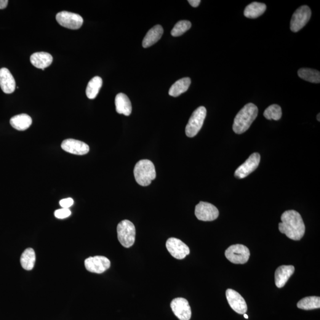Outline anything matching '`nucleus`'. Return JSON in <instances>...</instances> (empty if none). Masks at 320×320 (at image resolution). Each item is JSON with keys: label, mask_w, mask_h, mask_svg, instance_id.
<instances>
[{"label": "nucleus", "mask_w": 320, "mask_h": 320, "mask_svg": "<svg viewBox=\"0 0 320 320\" xmlns=\"http://www.w3.org/2000/svg\"><path fill=\"white\" fill-rule=\"evenodd\" d=\"M281 221L279 224V229L281 233L295 241L303 238L305 227L300 213L294 210H287L283 213Z\"/></svg>", "instance_id": "1"}, {"label": "nucleus", "mask_w": 320, "mask_h": 320, "mask_svg": "<svg viewBox=\"0 0 320 320\" xmlns=\"http://www.w3.org/2000/svg\"><path fill=\"white\" fill-rule=\"evenodd\" d=\"M258 108L254 104L248 103L235 117L233 129L237 134H241L249 129L258 114Z\"/></svg>", "instance_id": "2"}, {"label": "nucleus", "mask_w": 320, "mask_h": 320, "mask_svg": "<svg viewBox=\"0 0 320 320\" xmlns=\"http://www.w3.org/2000/svg\"><path fill=\"white\" fill-rule=\"evenodd\" d=\"M136 181L142 186H147L156 177V169L153 162L148 160H142L136 164L133 170Z\"/></svg>", "instance_id": "3"}, {"label": "nucleus", "mask_w": 320, "mask_h": 320, "mask_svg": "<svg viewBox=\"0 0 320 320\" xmlns=\"http://www.w3.org/2000/svg\"><path fill=\"white\" fill-rule=\"evenodd\" d=\"M117 238L120 243L125 248L132 247L135 241L136 229L134 224L125 220L117 226Z\"/></svg>", "instance_id": "4"}, {"label": "nucleus", "mask_w": 320, "mask_h": 320, "mask_svg": "<svg viewBox=\"0 0 320 320\" xmlns=\"http://www.w3.org/2000/svg\"><path fill=\"white\" fill-rule=\"evenodd\" d=\"M206 116L207 109L204 106L199 107L193 112L186 125L185 132L187 137H195L201 129Z\"/></svg>", "instance_id": "5"}, {"label": "nucleus", "mask_w": 320, "mask_h": 320, "mask_svg": "<svg viewBox=\"0 0 320 320\" xmlns=\"http://www.w3.org/2000/svg\"><path fill=\"white\" fill-rule=\"evenodd\" d=\"M225 257L234 264H245L249 260L250 256V250L246 246L242 244L232 245L226 250Z\"/></svg>", "instance_id": "6"}, {"label": "nucleus", "mask_w": 320, "mask_h": 320, "mask_svg": "<svg viewBox=\"0 0 320 320\" xmlns=\"http://www.w3.org/2000/svg\"><path fill=\"white\" fill-rule=\"evenodd\" d=\"M311 10L307 5H303L295 11L290 21V30L297 32L303 29L310 19Z\"/></svg>", "instance_id": "7"}, {"label": "nucleus", "mask_w": 320, "mask_h": 320, "mask_svg": "<svg viewBox=\"0 0 320 320\" xmlns=\"http://www.w3.org/2000/svg\"><path fill=\"white\" fill-rule=\"evenodd\" d=\"M56 20L61 26L73 30L80 29L83 23V18L81 16L65 11L58 13Z\"/></svg>", "instance_id": "8"}, {"label": "nucleus", "mask_w": 320, "mask_h": 320, "mask_svg": "<svg viewBox=\"0 0 320 320\" xmlns=\"http://www.w3.org/2000/svg\"><path fill=\"white\" fill-rule=\"evenodd\" d=\"M84 265L88 271L100 274L110 268L111 261L105 256H96L86 258Z\"/></svg>", "instance_id": "9"}, {"label": "nucleus", "mask_w": 320, "mask_h": 320, "mask_svg": "<svg viewBox=\"0 0 320 320\" xmlns=\"http://www.w3.org/2000/svg\"><path fill=\"white\" fill-rule=\"evenodd\" d=\"M194 213L200 221H212L218 217L219 210L217 207L209 203L200 202L195 207Z\"/></svg>", "instance_id": "10"}, {"label": "nucleus", "mask_w": 320, "mask_h": 320, "mask_svg": "<svg viewBox=\"0 0 320 320\" xmlns=\"http://www.w3.org/2000/svg\"><path fill=\"white\" fill-rule=\"evenodd\" d=\"M166 247L170 254L178 260H182L190 254V249L188 245L180 240L173 237L167 240Z\"/></svg>", "instance_id": "11"}, {"label": "nucleus", "mask_w": 320, "mask_h": 320, "mask_svg": "<svg viewBox=\"0 0 320 320\" xmlns=\"http://www.w3.org/2000/svg\"><path fill=\"white\" fill-rule=\"evenodd\" d=\"M260 161V154L257 153L252 154L243 164L237 168L235 172V177L238 178L246 177L257 169Z\"/></svg>", "instance_id": "12"}, {"label": "nucleus", "mask_w": 320, "mask_h": 320, "mask_svg": "<svg viewBox=\"0 0 320 320\" xmlns=\"http://www.w3.org/2000/svg\"><path fill=\"white\" fill-rule=\"evenodd\" d=\"M173 313L180 320H190L192 311L188 301L183 298H176L170 304Z\"/></svg>", "instance_id": "13"}, {"label": "nucleus", "mask_w": 320, "mask_h": 320, "mask_svg": "<svg viewBox=\"0 0 320 320\" xmlns=\"http://www.w3.org/2000/svg\"><path fill=\"white\" fill-rule=\"evenodd\" d=\"M226 297L231 308L239 314H244L247 311V303L239 293L233 289H228Z\"/></svg>", "instance_id": "14"}, {"label": "nucleus", "mask_w": 320, "mask_h": 320, "mask_svg": "<svg viewBox=\"0 0 320 320\" xmlns=\"http://www.w3.org/2000/svg\"><path fill=\"white\" fill-rule=\"evenodd\" d=\"M61 148L67 153L79 156L86 154L90 150L89 146L87 144L74 139H67L63 141Z\"/></svg>", "instance_id": "15"}, {"label": "nucleus", "mask_w": 320, "mask_h": 320, "mask_svg": "<svg viewBox=\"0 0 320 320\" xmlns=\"http://www.w3.org/2000/svg\"><path fill=\"white\" fill-rule=\"evenodd\" d=\"M0 87L5 94H11L16 89V81L12 73L6 68L0 69Z\"/></svg>", "instance_id": "16"}, {"label": "nucleus", "mask_w": 320, "mask_h": 320, "mask_svg": "<svg viewBox=\"0 0 320 320\" xmlns=\"http://www.w3.org/2000/svg\"><path fill=\"white\" fill-rule=\"evenodd\" d=\"M294 272V266L292 265H283L279 267L274 273V281L276 287L279 288L284 287Z\"/></svg>", "instance_id": "17"}, {"label": "nucleus", "mask_w": 320, "mask_h": 320, "mask_svg": "<svg viewBox=\"0 0 320 320\" xmlns=\"http://www.w3.org/2000/svg\"><path fill=\"white\" fill-rule=\"evenodd\" d=\"M30 60L32 65L36 68L44 70L45 68L51 65L53 58L49 53L40 52L33 53Z\"/></svg>", "instance_id": "18"}, {"label": "nucleus", "mask_w": 320, "mask_h": 320, "mask_svg": "<svg viewBox=\"0 0 320 320\" xmlns=\"http://www.w3.org/2000/svg\"><path fill=\"white\" fill-rule=\"evenodd\" d=\"M116 110L117 113L129 116L132 113V105L126 95L119 93L115 98Z\"/></svg>", "instance_id": "19"}, {"label": "nucleus", "mask_w": 320, "mask_h": 320, "mask_svg": "<svg viewBox=\"0 0 320 320\" xmlns=\"http://www.w3.org/2000/svg\"><path fill=\"white\" fill-rule=\"evenodd\" d=\"M163 28L161 26L156 25L146 33L143 41V46L146 48L150 47L159 41L163 34Z\"/></svg>", "instance_id": "20"}, {"label": "nucleus", "mask_w": 320, "mask_h": 320, "mask_svg": "<svg viewBox=\"0 0 320 320\" xmlns=\"http://www.w3.org/2000/svg\"><path fill=\"white\" fill-rule=\"evenodd\" d=\"M10 125L18 130H25L31 126L32 119L28 114L23 113L13 116L10 119Z\"/></svg>", "instance_id": "21"}, {"label": "nucleus", "mask_w": 320, "mask_h": 320, "mask_svg": "<svg viewBox=\"0 0 320 320\" xmlns=\"http://www.w3.org/2000/svg\"><path fill=\"white\" fill-rule=\"evenodd\" d=\"M191 83V80L189 77L181 79L172 85L169 90V94L173 97H178L188 90Z\"/></svg>", "instance_id": "22"}, {"label": "nucleus", "mask_w": 320, "mask_h": 320, "mask_svg": "<svg viewBox=\"0 0 320 320\" xmlns=\"http://www.w3.org/2000/svg\"><path fill=\"white\" fill-rule=\"evenodd\" d=\"M266 10V4L254 2L245 7L244 15L245 17L247 18H256L262 15L265 12Z\"/></svg>", "instance_id": "23"}, {"label": "nucleus", "mask_w": 320, "mask_h": 320, "mask_svg": "<svg viewBox=\"0 0 320 320\" xmlns=\"http://www.w3.org/2000/svg\"><path fill=\"white\" fill-rule=\"evenodd\" d=\"M36 261L35 252L32 248H28L24 251L20 257L21 266L26 271H31L33 269Z\"/></svg>", "instance_id": "24"}, {"label": "nucleus", "mask_w": 320, "mask_h": 320, "mask_svg": "<svg viewBox=\"0 0 320 320\" xmlns=\"http://www.w3.org/2000/svg\"><path fill=\"white\" fill-rule=\"evenodd\" d=\"M103 84V80L101 77L96 76L90 80L86 89V95L90 99H94L98 94V92Z\"/></svg>", "instance_id": "25"}, {"label": "nucleus", "mask_w": 320, "mask_h": 320, "mask_svg": "<svg viewBox=\"0 0 320 320\" xmlns=\"http://www.w3.org/2000/svg\"><path fill=\"white\" fill-rule=\"evenodd\" d=\"M298 76L306 81L312 83H320V73L316 69L301 68L298 71Z\"/></svg>", "instance_id": "26"}, {"label": "nucleus", "mask_w": 320, "mask_h": 320, "mask_svg": "<svg viewBox=\"0 0 320 320\" xmlns=\"http://www.w3.org/2000/svg\"><path fill=\"white\" fill-rule=\"evenodd\" d=\"M298 308L304 310H311L320 307V298L319 297H308L304 298L297 304Z\"/></svg>", "instance_id": "27"}, {"label": "nucleus", "mask_w": 320, "mask_h": 320, "mask_svg": "<svg viewBox=\"0 0 320 320\" xmlns=\"http://www.w3.org/2000/svg\"><path fill=\"white\" fill-rule=\"evenodd\" d=\"M263 115L267 119L278 121L282 115V109L279 105H272L266 109Z\"/></svg>", "instance_id": "28"}, {"label": "nucleus", "mask_w": 320, "mask_h": 320, "mask_svg": "<svg viewBox=\"0 0 320 320\" xmlns=\"http://www.w3.org/2000/svg\"><path fill=\"white\" fill-rule=\"evenodd\" d=\"M192 26L190 21L188 20H181L176 24L174 28L171 31V34L173 36L177 37L182 35L185 32L189 30Z\"/></svg>", "instance_id": "29"}, {"label": "nucleus", "mask_w": 320, "mask_h": 320, "mask_svg": "<svg viewBox=\"0 0 320 320\" xmlns=\"http://www.w3.org/2000/svg\"><path fill=\"white\" fill-rule=\"evenodd\" d=\"M71 214V210L68 208H62V209L55 210L54 212L55 217L58 219L68 218Z\"/></svg>", "instance_id": "30"}, {"label": "nucleus", "mask_w": 320, "mask_h": 320, "mask_svg": "<svg viewBox=\"0 0 320 320\" xmlns=\"http://www.w3.org/2000/svg\"><path fill=\"white\" fill-rule=\"evenodd\" d=\"M74 204V200L71 197L61 200L60 205L63 208H69L73 206Z\"/></svg>", "instance_id": "31"}, {"label": "nucleus", "mask_w": 320, "mask_h": 320, "mask_svg": "<svg viewBox=\"0 0 320 320\" xmlns=\"http://www.w3.org/2000/svg\"><path fill=\"white\" fill-rule=\"evenodd\" d=\"M188 2L192 7H197L199 6L201 1L200 0H189Z\"/></svg>", "instance_id": "32"}, {"label": "nucleus", "mask_w": 320, "mask_h": 320, "mask_svg": "<svg viewBox=\"0 0 320 320\" xmlns=\"http://www.w3.org/2000/svg\"><path fill=\"white\" fill-rule=\"evenodd\" d=\"M9 1L8 0H0V9H4L6 8Z\"/></svg>", "instance_id": "33"}, {"label": "nucleus", "mask_w": 320, "mask_h": 320, "mask_svg": "<svg viewBox=\"0 0 320 320\" xmlns=\"http://www.w3.org/2000/svg\"><path fill=\"white\" fill-rule=\"evenodd\" d=\"M320 114L319 113L318 115H317V120H318L319 122L320 121Z\"/></svg>", "instance_id": "34"}, {"label": "nucleus", "mask_w": 320, "mask_h": 320, "mask_svg": "<svg viewBox=\"0 0 320 320\" xmlns=\"http://www.w3.org/2000/svg\"><path fill=\"white\" fill-rule=\"evenodd\" d=\"M244 317L245 319H249V317H248L247 315L246 314H244Z\"/></svg>", "instance_id": "35"}]
</instances>
